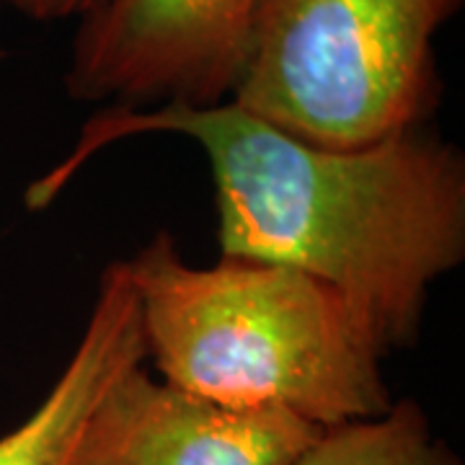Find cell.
<instances>
[{"instance_id": "cell-4", "label": "cell", "mask_w": 465, "mask_h": 465, "mask_svg": "<svg viewBox=\"0 0 465 465\" xmlns=\"http://www.w3.org/2000/svg\"><path fill=\"white\" fill-rule=\"evenodd\" d=\"M262 0H104L81 18L65 88L119 109L231 101Z\"/></svg>"}, {"instance_id": "cell-3", "label": "cell", "mask_w": 465, "mask_h": 465, "mask_svg": "<svg viewBox=\"0 0 465 465\" xmlns=\"http://www.w3.org/2000/svg\"><path fill=\"white\" fill-rule=\"evenodd\" d=\"M460 5L262 0L231 101L326 148H362L419 130L442 94L434 36Z\"/></svg>"}, {"instance_id": "cell-9", "label": "cell", "mask_w": 465, "mask_h": 465, "mask_svg": "<svg viewBox=\"0 0 465 465\" xmlns=\"http://www.w3.org/2000/svg\"><path fill=\"white\" fill-rule=\"evenodd\" d=\"M0 3H5V0H0Z\"/></svg>"}, {"instance_id": "cell-1", "label": "cell", "mask_w": 465, "mask_h": 465, "mask_svg": "<svg viewBox=\"0 0 465 465\" xmlns=\"http://www.w3.org/2000/svg\"><path fill=\"white\" fill-rule=\"evenodd\" d=\"M148 133L194 140L213 171L220 253L329 284L382 357L414 347L430 287L465 259V158L424 127L362 148L292 137L235 101L104 106L78 145L32 183L42 210L96 150Z\"/></svg>"}, {"instance_id": "cell-8", "label": "cell", "mask_w": 465, "mask_h": 465, "mask_svg": "<svg viewBox=\"0 0 465 465\" xmlns=\"http://www.w3.org/2000/svg\"><path fill=\"white\" fill-rule=\"evenodd\" d=\"M16 11L34 21H60V18H84L104 0H5Z\"/></svg>"}, {"instance_id": "cell-2", "label": "cell", "mask_w": 465, "mask_h": 465, "mask_svg": "<svg viewBox=\"0 0 465 465\" xmlns=\"http://www.w3.org/2000/svg\"><path fill=\"white\" fill-rule=\"evenodd\" d=\"M127 264L161 378L232 409H277L318 430L385 414L382 351L329 284L220 256L186 264L158 231Z\"/></svg>"}, {"instance_id": "cell-6", "label": "cell", "mask_w": 465, "mask_h": 465, "mask_svg": "<svg viewBox=\"0 0 465 465\" xmlns=\"http://www.w3.org/2000/svg\"><path fill=\"white\" fill-rule=\"evenodd\" d=\"M148 360L130 272L114 262L101 272L96 302L81 341L47 399L0 437V465H67L78 434L106 388Z\"/></svg>"}, {"instance_id": "cell-7", "label": "cell", "mask_w": 465, "mask_h": 465, "mask_svg": "<svg viewBox=\"0 0 465 465\" xmlns=\"http://www.w3.org/2000/svg\"><path fill=\"white\" fill-rule=\"evenodd\" d=\"M295 465H463L411 399L372 419L321 430Z\"/></svg>"}, {"instance_id": "cell-5", "label": "cell", "mask_w": 465, "mask_h": 465, "mask_svg": "<svg viewBox=\"0 0 465 465\" xmlns=\"http://www.w3.org/2000/svg\"><path fill=\"white\" fill-rule=\"evenodd\" d=\"M318 432L287 411L202 399L143 362L96 401L67 465H295Z\"/></svg>"}]
</instances>
